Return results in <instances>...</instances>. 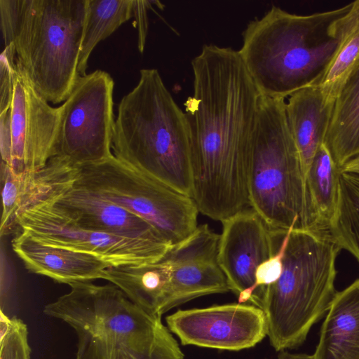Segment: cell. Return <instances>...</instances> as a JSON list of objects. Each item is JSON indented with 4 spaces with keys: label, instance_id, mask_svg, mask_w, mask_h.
Segmentation results:
<instances>
[{
    "label": "cell",
    "instance_id": "obj_1",
    "mask_svg": "<svg viewBox=\"0 0 359 359\" xmlns=\"http://www.w3.org/2000/svg\"><path fill=\"white\" fill-rule=\"evenodd\" d=\"M193 94L184 102L198 210L222 220L249 205L248 168L262 95L238 50L205 44L191 61Z\"/></svg>",
    "mask_w": 359,
    "mask_h": 359
},
{
    "label": "cell",
    "instance_id": "obj_2",
    "mask_svg": "<svg viewBox=\"0 0 359 359\" xmlns=\"http://www.w3.org/2000/svg\"><path fill=\"white\" fill-rule=\"evenodd\" d=\"M359 24V0L311 15L273 6L243 32L241 57L262 96L289 97L318 86Z\"/></svg>",
    "mask_w": 359,
    "mask_h": 359
},
{
    "label": "cell",
    "instance_id": "obj_3",
    "mask_svg": "<svg viewBox=\"0 0 359 359\" xmlns=\"http://www.w3.org/2000/svg\"><path fill=\"white\" fill-rule=\"evenodd\" d=\"M69 285V292L43 312L74 329L75 359H184L161 318L135 304L115 285Z\"/></svg>",
    "mask_w": 359,
    "mask_h": 359
},
{
    "label": "cell",
    "instance_id": "obj_4",
    "mask_svg": "<svg viewBox=\"0 0 359 359\" xmlns=\"http://www.w3.org/2000/svg\"><path fill=\"white\" fill-rule=\"evenodd\" d=\"M135 87L121 100L112 154L192 198L191 142L187 115L156 69H142Z\"/></svg>",
    "mask_w": 359,
    "mask_h": 359
},
{
    "label": "cell",
    "instance_id": "obj_5",
    "mask_svg": "<svg viewBox=\"0 0 359 359\" xmlns=\"http://www.w3.org/2000/svg\"><path fill=\"white\" fill-rule=\"evenodd\" d=\"M88 0H0L4 46L50 103L64 102L78 77Z\"/></svg>",
    "mask_w": 359,
    "mask_h": 359
},
{
    "label": "cell",
    "instance_id": "obj_6",
    "mask_svg": "<svg viewBox=\"0 0 359 359\" xmlns=\"http://www.w3.org/2000/svg\"><path fill=\"white\" fill-rule=\"evenodd\" d=\"M340 250L330 231H291L280 278L256 290L249 301L265 313L267 337L276 351L302 345L311 327L328 312L337 292Z\"/></svg>",
    "mask_w": 359,
    "mask_h": 359
},
{
    "label": "cell",
    "instance_id": "obj_7",
    "mask_svg": "<svg viewBox=\"0 0 359 359\" xmlns=\"http://www.w3.org/2000/svg\"><path fill=\"white\" fill-rule=\"evenodd\" d=\"M285 100L262 95L248 168L249 205L274 231L301 229L305 187Z\"/></svg>",
    "mask_w": 359,
    "mask_h": 359
},
{
    "label": "cell",
    "instance_id": "obj_8",
    "mask_svg": "<svg viewBox=\"0 0 359 359\" xmlns=\"http://www.w3.org/2000/svg\"><path fill=\"white\" fill-rule=\"evenodd\" d=\"M59 171L74 185L145 219L173 245L190 236L198 226L200 212L191 197L114 155L79 165L63 163Z\"/></svg>",
    "mask_w": 359,
    "mask_h": 359
},
{
    "label": "cell",
    "instance_id": "obj_9",
    "mask_svg": "<svg viewBox=\"0 0 359 359\" xmlns=\"http://www.w3.org/2000/svg\"><path fill=\"white\" fill-rule=\"evenodd\" d=\"M15 60L13 48L0 55L1 162L25 176L35 175L55 157L60 107H52Z\"/></svg>",
    "mask_w": 359,
    "mask_h": 359
},
{
    "label": "cell",
    "instance_id": "obj_10",
    "mask_svg": "<svg viewBox=\"0 0 359 359\" xmlns=\"http://www.w3.org/2000/svg\"><path fill=\"white\" fill-rule=\"evenodd\" d=\"M114 87L110 74L100 69L78 77L59 107L55 157L79 165L113 155Z\"/></svg>",
    "mask_w": 359,
    "mask_h": 359
},
{
    "label": "cell",
    "instance_id": "obj_11",
    "mask_svg": "<svg viewBox=\"0 0 359 359\" xmlns=\"http://www.w3.org/2000/svg\"><path fill=\"white\" fill-rule=\"evenodd\" d=\"M36 202L46 203L57 213L84 229L131 238L168 241L138 215L67 180L53 158L31 177L21 212Z\"/></svg>",
    "mask_w": 359,
    "mask_h": 359
},
{
    "label": "cell",
    "instance_id": "obj_12",
    "mask_svg": "<svg viewBox=\"0 0 359 359\" xmlns=\"http://www.w3.org/2000/svg\"><path fill=\"white\" fill-rule=\"evenodd\" d=\"M18 231L43 244L95 255L110 266L154 262L173 246L168 241L131 238L80 228L43 202L22 210L18 217Z\"/></svg>",
    "mask_w": 359,
    "mask_h": 359
},
{
    "label": "cell",
    "instance_id": "obj_13",
    "mask_svg": "<svg viewBox=\"0 0 359 359\" xmlns=\"http://www.w3.org/2000/svg\"><path fill=\"white\" fill-rule=\"evenodd\" d=\"M182 345L228 351L252 348L267 336L265 313L252 304L179 309L165 318Z\"/></svg>",
    "mask_w": 359,
    "mask_h": 359
},
{
    "label": "cell",
    "instance_id": "obj_14",
    "mask_svg": "<svg viewBox=\"0 0 359 359\" xmlns=\"http://www.w3.org/2000/svg\"><path fill=\"white\" fill-rule=\"evenodd\" d=\"M221 222L218 262L230 291L238 297L253 286L257 268L276 253L285 233L272 231L251 208Z\"/></svg>",
    "mask_w": 359,
    "mask_h": 359
},
{
    "label": "cell",
    "instance_id": "obj_15",
    "mask_svg": "<svg viewBox=\"0 0 359 359\" xmlns=\"http://www.w3.org/2000/svg\"><path fill=\"white\" fill-rule=\"evenodd\" d=\"M219 241V234L203 224L167 252L172 271L170 309L202 296L230 291L218 262Z\"/></svg>",
    "mask_w": 359,
    "mask_h": 359
},
{
    "label": "cell",
    "instance_id": "obj_16",
    "mask_svg": "<svg viewBox=\"0 0 359 359\" xmlns=\"http://www.w3.org/2000/svg\"><path fill=\"white\" fill-rule=\"evenodd\" d=\"M12 248L29 271L59 283L105 280L110 267L95 255L43 244L22 231L12 240Z\"/></svg>",
    "mask_w": 359,
    "mask_h": 359
},
{
    "label": "cell",
    "instance_id": "obj_17",
    "mask_svg": "<svg viewBox=\"0 0 359 359\" xmlns=\"http://www.w3.org/2000/svg\"><path fill=\"white\" fill-rule=\"evenodd\" d=\"M334 100L320 87L311 86L294 93L285 103L287 119L299 153L304 187L313 159L324 144Z\"/></svg>",
    "mask_w": 359,
    "mask_h": 359
},
{
    "label": "cell",
    "instance_id": "obj_18",
    "mask_svg": "<svg viewBox=\"0 0 359 359\" xmlns=\"http://www.w3.org/2000/svg\"><path fill=\"white\" fill-rule=\"evenodd\" d=\"M171 265L165 255L142 264L110 266L105 280L117 286L135 304L154 316L170 309Z\"/></svg>",
    "mask_w": 359,
    "mask_h": 359
},
{
    "label": "cell",
    "instance_id": "obj_19",
    "mask_svg": "<svg viewBox=\"0 0 359 359\" xmlns=\"http://www.w3.org/2000/svg\"><path fill=\"white\" fill-rule=\"evenodd\" d=\"M313 356V359H359V278L336 293Z\"/></svg>",
    "mask_w": 359,
    "mask_h": 359
},
{
    "label": "cell",
    "instance_id": "obj_20",
    "mask_svg": "<svg viewBox=\"0 0 359 359\" xmlns=\"http://www.w3.org/2000/svg\"><path fill=\"white\" fill-rule=\"evenodd\" d=\"M339 174V168L323 144L313 159L306 178L301 229L330 231L338 205Z\"/></svg>",
    "mask_w": 359,
    "mask_h": 359
},
{
    "label": "cell",
    "instance_id": "obj_21",
    "mask_svg": "<svg viewBox=\"0 0 359 359\" xmlns=\"http://www.w3.org/2000/svg\"><path fill=\"white\" fill-rule=\"evenodd\" d=\"M324 144L339 170L359 156V61L337 93Z\"/></svg>",
    "mask_w": 359,
    "mask_h": 359
},
{
    "label": "cell",
    "instance_id": "obj_22",
    "mask_svg": "<svg viewBox=\"0 0 359 359\" xmlns=\"http://www.w3.org/2000/svg\"><path fill=\"white\" fill-rule=\"evenodd\" d=\"M133 0H88L78 71L86 74L88 59L95 46L133 16Z\"/></svg>",
    "mask_w": 359,
    "mask_h": 359
},
{
    "label": "cell",
    "instance_id": "obj_23",
    "mask_svg": "<svg viewBox=\"0 0 359 359\" xmlns=\"http://www.w3.org/2000/svg\"><path fill=\"white\" fill-rule=\"evenodd\" d=\"M330 233L359 263V175L340 172L337 211Z\"/></svg>",
    "mask_w": 359,
    "mask_h": 359
},
{
    "label": "cell",
    "instance_id": "obj_24",
    "mask_svg": "<svg viewBox=\"0 0 359 359\" xmlns=\"http://www.w3.org/2000/svg\"><path fill=\"white\" fill-rule=\"evenodd\" d=\"M2 185V216L0 224L1 236L18 231L20 215L25 193V175L18 173L6 163H1Z\"/></svg>",
    "mask_w": 359,
    "mask_h": 359
},
{
    "label": "cell",
    "instance_id": "obj_25",
    "mask_svg": "<svg viewBox=\"0 0 359 359\" xmlns=\"http://www.w3.org/2000/svg\"><path fill=\"white\" fill-rule=\"evenodd\" d=\"M359 61V24L343 43L318 87L335 99L341 85Z\"/></svg>",
    "mask_w": 359,
    "mask_h": 359
},
{
    "label": "cell",
    "instance_id": "obj_26",
    "mask_svg": "<svg viewBox=\"0 0 359 359\" xmlns=\"http://www.w3.org/2000/svg\"><path fill=\"white\" fill-rule=\"evenodd\" d=\"M1 337L0 359H30L28 330L22 320L6 317Z\"/></svg>",
    "mask_w": 359,
    "mask_h": 359
},
{
    "label": "cell",
    "instance_id": "obj_27",
    "mask_svg": "<svg viewBox=\"0 0 359 359\" xmlns=\"http://www.w3.org/2000/svg\"><path fill=\"white\" fill-rule=\"evenodd\" d=\"M292 229L293 228L289 229L282 238L276 253L257 268L255 284L249 291L238 297V303L244 304L249 302L256 290L270 285L280 278L286 247Z\"/></svg>",
    "mask_w": 359,
    "mask_h": 359
},
{
    "label": "cell",
    "instance_id": "obj_28",
    "mask_svg": "<svg viewBox=\"0 0 359 359\" xmlns=\"http://www.w3.org/2000/svg\"><path fill=\"white\" fill-rule=\"evenodd\" d=\"M153 1L133 0V15L135 18L137 28V48L143 53L148 32L147 13Z\"/></svg>",
    "mask_w": 359,
    "mask_h": 359
},
{
    "label": "cell",
    "instance_id": "obj_29",
    "mask_svg": "<svg viewBox=\"0 0 359 359\" xmlns=\"http://www.w3.org/2000/svg\"><path fill=\"white\" fill-rule=\"evenodd\" d=\"M339 170L340 172L359 175V156L349 161Z\"/></svg>",
    "mask_w": 359,
    "mask_h": 359
},
{
    "label": "cell",
    "instance_id": "obj_30",
    "mask_svg": "<svg viewBox=\"0 0 359 359\" xmlns=\"http://www.w3.org/2000/svg\"><path fill=\"white\" fill-rule=\"evenodd\" d=\"M278 359H313V355H308L306 353H290L289 352L283 350L280 351L278 355Z\"/></svg>",
    "mask_w": 359,
    "mask_h": 359
}]
</instances>
